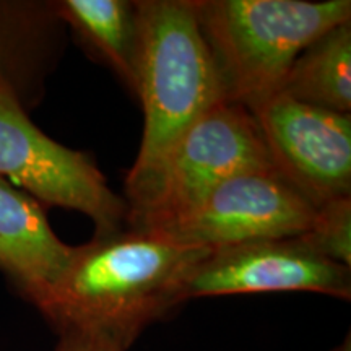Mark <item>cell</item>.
<instances>
[{
    "label": "cell",
    "instance_id": "12",
    "mask_svg": "<svg viewBox=\"0 0 351 351\" xmlns=\"http://www.w3.org/2000/svg\"><path fill=\"white\" fill-rule=\"evenodd\" d=\"M57 20L52 7L0 2V78L10 82L21 98V78Z\"/></svg>",
    "mask_w": 351,
    "mask_h": 351
},
{
    "label": "cell",
    "instance_id": "1",
    "mask_svg": "<svg viewBox=\"0 0 351 351\" xmlns=\"http://www.w3.org/2000/svg\"><path fill=\"white\" fill-rule=\"evenodd\" d=\"M213 249L129 228L75 247L39 300L57 330L106 337L129 350L150 324L186 302V285Z\"/></svg>",
    "mask_w": 351,
    "mask_h": 351
},
{
    "label": "cell",
    "instance_id": "9",
    "mask_svg": "<svg viewBox=\"0 0 351 351\" xmlns=\"http://www.w3.org/2000/svg\"><path fill=\"white\" fill-rule=\"evenodd\" d=\"M73 252L51 230L41 204L0 178V269L33 304L62 276Z\"/></svg>",
    "mask_w": 351,
    "mask_h": 351
},
{
    "label": "cell",
    "instance_id": "15",
    "mask_svg": "<svg viewBox=\"0 0 351 351\" xmlns=\"http://www.w3.org/2000/svg\"><path fill=\"white\" fill-rule=\"evenodd\" d=\"M333 351H351V343H350V333H348V335H346V339L343 340V343L337 346V348L333 350Z\"/></svg>",
    "mask_w": 351,
    "mask_h": 351
},
{
    "label": "cell",
    "instance_id": "5",
    "mask_svg": "<svg viewBox=\"0 0 351 351\" xmlns=\"http://www.w3.org/2000/svg\"><path fill=\"white\" fill-rule=\"evenodd\" d=\"M0 178L46 205L77 210L93 219L95 238L119 232L129 204L109 187L85 153L43 134L26 114L20 95L0 78Z\"/></svg>",
    "mask_w": 351,
    "mask_h": 351
},
{
    "label": "cell",
    "instance_id": "8",
    "mask_svg": "<svg viewBox=\"0 0 351 351\" xmlns=\"http://www.w3.org/2000/svg\"><path fill=\"white\" fill-rule=\"evenodd\" d=\"M309 291L348 301L351 270L295 238L257 241L215 249L186 285L184 296Z\"/></svg>",
    "mask_w": 351,
    "mask_h": 351
},
{
    "label": "cell",
    "instance_id": "6",
    "mask_svg": "<svg viewBox=\"0 0 351 351\" xmlns=\"http://www.w3.org/2000/svg\"><path fill=\"white\" fill-rule=\"evenodd\" d=\"M315 208L271 169H249L213 187L178 218L148 230L178 243L223 249L295 238L309 230Z\"/></svg>",
    "mask_w": 351,
    "mask_h": 351
},
{
    "label": "cell",
    "instance_id": "14",
    "mask_svg": "<svg viewBox=\"0 0 351 351\" xmlns=\"http://www.w3.org/2000/svg\"><path fill=\"white\" fill-rule=\"evenodd\" d=\"M56 351H127L124 346L106 337L85 332H64Z\"/></svg>",
    "mask_w": 351,
    "mask_h": 351
},
{
    "label": "cell",
    "instance_id": "10",
    "mask_svg": "<svg viewBox=\"0 0 351 351\" xmlns=\"http://www.w3.org/2000/svg\"><path fill=\"white\" fill-rule=\"evenodd\" d=\"M278 93L315 108L351 114V21L309 44L291 65Z\"/></svg>",
    "mask_w": 351,
    "mask_h": 351
},
{
    "label": "cell",
    "instance_id": "3",
    "mask_svg": "<svg viewBox=\"0 0 351 351\" xmlns=\"http://www.w3.org/2000/svg\"><path fill=\"white\" fill-rule=\"evenodd\" d=\"M228 103L251 108L276 95L302 51L351 21L350 0H192Z\"/></svg>",
    "mask_w": 351,
    "mask_h": 351
},
{
    "label": "cell",
    "instance_id": "13",
    "mask_svg": "<svg viewBox=\"0 0 351 351\" xmlns=\"http://www.w3.org/2000/svg\"><path fill=\"white\" fill-rule=\"evenodd\" d=\"M326 258L351 267V197H337L315 208L309 230L298 236Z\"/></svg>",
    "mask_w": 351,
    "mask_h": 351
},
{
    "label": "cell",
    "instance_id": "11",
    "mask_svg": "<svg viewBox=\"0 0 351 351\" xmlns=\"http://www.w3.org/2000/svg\"><path fill=\"white\" fill-rule=\"evenodd\" d=\"M52 8L57 19L69 23L82 41L135 93V2L64 0L54 3Z\"/></svg>",
    "mask_w": 351,
    "mask_h": 351
},
{
    "label": "cell",
    "instance_id": "7",
    "mask_svg": "<svg viewBox=\"0 0 351 351\" xmlns=\"http://www.w3.org/2000/svg\"><path fill=\"white\" fill-rule=\"evenodd\" d=\"M275 173L319 208L351 195V114L276 93L249 108Z\"/></svg>",
    "mask_w": 351,
    "mask_h": 351
},
{
    "label": "cell",
    "instance_id": "2",
    "mask_svg": "<svg viewBox=\"0 0 351 351\" xmlns=\"http://www.w3.org/2000/svg\"><path fill=\"white\" fill-rule=\"evenodd\" d=\"M135 25V95L142 101L145 122L125 187L143 179L189 127L226 101L192 0H138Z\"/></svg>",
    "mask_w": 351,
    "mask_h": 351
},
{
    "label": "cell",
    "instance_id": "4",
    "mask_svg": "<svg viewBox=\"0 0 351 351\" xmlns=\"http://www.w3.org/2000/svg\"><path fill=\"white\" fill-rule=\"evenodd\" d=\"M249 169L275 171L252 112L223 101L189 127L143 179L125 187L127 226L165 225L219 182Z\"/></svg>",
    "mask_w": 351,
    "mask_h": 351
}]
</instances>
